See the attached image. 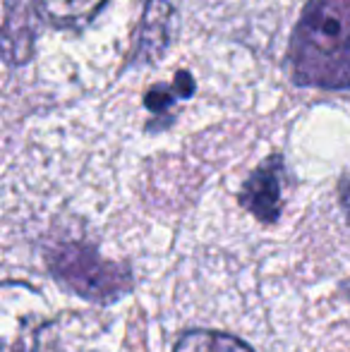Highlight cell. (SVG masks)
I'll return each instance as SVG.
<instances>
[{"label": "cell", "mask_w": 350, "mask_h": 352, "mask_svg": "<svg viewBox=\"0 0 350 352\" xmlns=\"http://www.w3.org/2000/svg\"><path fill=\"white\" fill-rule=\"evenodd\" d=\"M175 98H180V96H177L173 84H171V87L168 84H154V87L144 94V106H146V111H151L154 116H159L166 125H171V122H173L171 108H173Z\"/></svg>", "instance_id": "obj_9"}, {"label": "cell", "mask_w": 350, "mask_h": 352, "mask_svg": "<svg viewBox=\"0 0 350 352\" xmlns=\"http://www.w3.org/2000/svg\"><path fill=\"white\" fill-rule=\"evenodd\" d=\"M58 324L34 311L10 319L3 311V352H58Z\"/></svg>", "instance_id": "obj_5"}, {"label": "cell", "mask_w": 350, "mask_h": 352, "mask_svg": "<svg viewBox=\"0 0 350 352\" xmlns=\"http://www.w3.org/2000/svg\"><path fill=\"white\" fill-rule=\"evenodd\" d=\"M173 87H175V91H177V96H180V98H190L192 94H195V79H192L190 72L180 70L175 74Z\"/></svg>", "instance_id": "obj_10"}, {"label": "cell", "mask_w": 350, "mask_h": 352, "mask_svg": "<svg viewBox=\"0 0 350 352\" xmlns=\"http://www.w3.org/2000/svg\"><path fill=\"white\" fill-rule=\"evenodd\" d=\"M175 19L177 12L168 0H146L135 46L127 58V67H144L159 63L173 41Z\"/></svg>", "instance_id": "obj_4"}, {"label": "cell", "mask_w": 350, "mask_h": 352, "mask_svg": "<svg viewBox=\"0 0 350 352\" xmlns=\"http://www.w3.org/2000/svg\"><path fill=\"white\" fill-rule=\"evenodd\" d=\"M43 22L58 29H77L91 22L106 0H34Z\"/></svg>", "instance_id": "obj_7"}, {"label": "cell", "mask_w": 350, "mask_h": 352, "mask_svg": "<svg viewBox=\"0 0 350 352\" xmlns=\"http://www.w3.org/2000/svg\"><path fill=\"white\" fill-rule=\"evenodd\" d=\"M46 269L67 292L96 305H113L135 290L132 269L122 261L101 256L96 245L58 237L43 250Z\"/></svg>", "instance_id": "obj_2"}, {"label": "cell", "mask_w": 350, "mask_h": 352, "mask_svg": "<svg viewBox=\"0 0 350 352\" xmlns=\"http://www.w3.org/2000/svg\"><path fill=\"white\" fill-rule=\"evenodd\" d=\"M283 175L285 166L281 156H269L257 166L240 190V206L250 211L259 223L271 226L283 211Z\"/></svg>", "instance_id": "obj_3"}, {"label": "cell", "mask_w": 350, "mask_h": 352, "mask_svg": "<svg viewBox=\"0 0 350 352\" xmlns=\"http://www.w3.org/2000/svg\"><path fill=\"white\" fill-rule=\"evenodd\" d=\"M34 0H5L3 3V56L10 65L29 63L36 41Z\"/></svg>", "instance_id": "obj_6"}, {"label": "cell", "mask_w": 350, "mask_h": 352, "mask_svg": "<svg viewBox=\"0 0 350 352\" xmlns=\"http://www.w3.org/2000/svg\"><path fill=\"white\" fill-rule=\"evenodd\" d=\"M173 352H254L245 340L223 331L195 329L187 331L175 343Z\"/></svg>", "instance_id": "obj_8"}, {"label": "cell", "mask_w": 350, "mask_h": 352, "mask_svg": "<svg viewBox=\"0 0 350 352\" xmlns=\"http://www.w3.org/2000/svg\"><path fill=\"white\" fill-rule=\"evenodd\" d=\"M288 70L298 87L350 89V0H307L290 36Z\"/></svg>", "instance_id": "obj_1"}]
</instances>
